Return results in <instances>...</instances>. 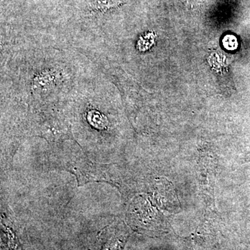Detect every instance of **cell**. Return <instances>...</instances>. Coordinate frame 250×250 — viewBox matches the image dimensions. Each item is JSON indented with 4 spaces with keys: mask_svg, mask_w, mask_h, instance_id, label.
Returning a JSON list of instances; mask_svg holds the SVG:
<instances>
[{
    "mask_svg": "<svg viewBox=\"0 0 250 250\" xmlns=\"http://www.w3.org/2000/svg\"><path fill=\"white\" fill-rule=\"evenodd\" d=\"M122 0H90V9L93 12L105 13L121 6Z\"/></svg>",
    "mask_w": 250,
    "mask_h": 250,
    "instance_id": "obj_1",
    "label": "cell"
},
{
    "mask_svg": "<svg viewBox=\"0 0 250 250\" xmlns=\"http://www.w3.org/2000/svg\"><path fill=\"white\" fill-rule=\"evenodd\" d=\"M223 45L224 47L228 50H235L238 47V39L236 36L228 34L223 38Z\"/></svg>",
    "mask_w": 250,
    "mask_h": 250,
    "instance_id": "obj_3",
    "label": "cell"
},
{
    "mask_svg": "<svg viewBox=\"0 0 250 250\" xmlns=\"http://www.w3.org/2000/svg\"><path fill=\"white\" fill-rule=\"evenodd\" d=\"M55 81L56 75L53 72H42L34 78L33 86L35 89H42L53 85Z\"/></svg>",
    "mask_w": 250,
    "mask_h": 250,
    "instance_id": "obj_2",
    "label": "cell"
}]
</instances>
